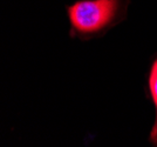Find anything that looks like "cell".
Returning <instances> with one entry per match:
<instances>
[{"instance_id": "cell-1", "label": "cell", "mask_w": 157, "mask_h": 147, "mask_svg": "<svg viewBox=\"0 0 157 147\" xmlns=\"http://www.w3.org/2000/svg\"><path fill=\"white\" fill-rule=\"evenodd\" d=\"M127 0H82L67 8L72 35L88 39L108 31L127 13Z\"/></svg>"}, {"instance_id": "cell-2", "label": "cell", "mask_w": 157, "mask_h": 147, "mask_svg": "<svg viewBox=\"0 0 157 147\" xmlns=\"http://www.w3.org/2000/svg\"><path fill=\"white\" fill-rule=\"evenodd\" d=\"M149 91H150L154 105L156 107V121L150 133V141L155 146H157V59L154 61L149 73Z\"/></svg>"}]
</instances>
